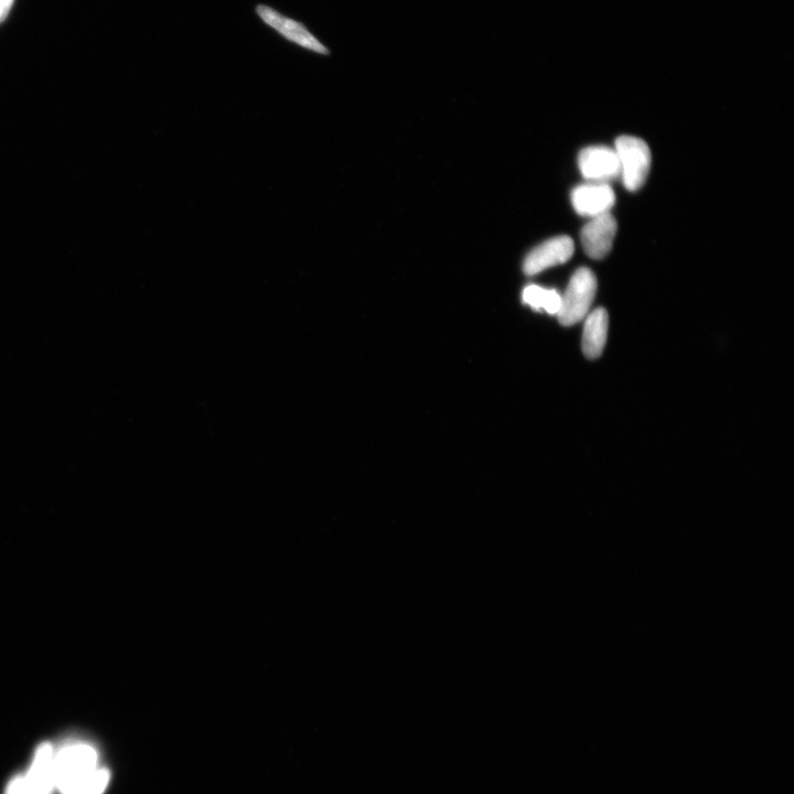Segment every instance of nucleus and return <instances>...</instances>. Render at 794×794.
<instances>
[{
  "label": "nucleus",
  "instance_id": "obj_1",
  "mask_svg": "<svg viewBox=\"0 0 794 794\" xmlns=\"http://www.w3.org/2000/svg\"><path fill=\"white\" fill-rule=\"evenodd\" d=\"M98 763V751L89 744L62 748L55 755L56 789L62 794H72L98 770Z\"/></svg>",
  "mask_w": 794,
  "mask_h": 794
},
{
  "label": "nucleus",
  "instance_id": "obj_2",
  "mask_svg": "<svg viewBox=\"0 0 794 794\" xmlns=\"http://www.w3.org/2000/svg\"><path fill=\"white\" fill-rule=\"evenodd\" d=\"M615 150L624 186L631 192L638 191L645 185L651 168L649 146L638 137L621 136L617 139Z\"/></svg>",
  "mask_w": 794,
  "mask_h": 794
},
{
  "label": "nucleus",
  "instance_id": "obj_3",
  "mask_svg": "<svg viewBox=\"0 0 794 794\" xmlns=\"http://www.w3.org/2000/svg\"><path fill=\"white\" fill-rule=\"evenodd\" d=\"M597 291L595 274L589 268L577 270L562 297L560 313L557 314L563 326H573L582 321L592 306Z\"/></svg>",
  "mask_w": 794,
  "mask_h": 794
},
{
  "label": "nucleus",
  "instance_id": "obj_4",
  "mask_svg": "<svg viewBox=\"0 0 794 794\" xmlns=\"http://www.w3.org/2000/svg\"><path fill=\"white\" fill-rule=\"evenodd\" d=\"M578 167L582 175L595 184L620 177L619 159L615 149L593 146L582 150L578 156Z\"/></svg>",
  "mask_w": 794,
  "mask_h": 794
},
{
  "label": "nucleus",
  "instance_id": "obj_5",
  "mask_svg": "<svg viewBox=\"0 0 794 794\" xmlns=\"http://www.w3.org/2000/svg\"><path fill=\"white\" fill-rule=\"evenodd\" d=\"M574 242L568 236H557L535 248L525 257L523 271L527 275L539 274L547 268L566 263L574 254Z\"/></svg>",
  "mask_w": 794,
  "mask_h": 794
},
{
  "label": "nucleus",
  "instance_id": "obj_6",
  "mask_svg": "<svg viewBox=\"0 0 794 794\" xmlns=\"http://www.w3.org/2000/svg\"><path fill=\"white\" fill-rule=\"evenodd\" d=\"M617 229V221L610 212L592 218L581 233L586 254L594 260L604 259L613 249Z\"/></svg>",
  "mask_w": 794,
  "mask_h": 794
},
{
  "label": "nucleus",
  "instance_id": "obj_7",
  "mask_svg": "<svg viewBox=\"0 0 794 794\" xmlns=\"http://www.w3.org/2000/svg\"><path fill=\"white\" fill-rule=\"evenodd\" d=\"M616 196L607 184L579 186L572 193V203L579 216L595 218L614 207Z\"/></svg>",
  "mask_w": 794,
  "mask_h": 794
},
{
  "label": "nucleus",
  "instance_id": "obj_8",
  "mask_svg": "<svg viewBox=\"0 0 794 794\" xmlns=\"http://www.w3.org/2000/svg\"><path fill=\"white\" fill-rule=\"evenodd\" d=\"M55 751L49 743L40 745L25 776L31 794H52L56 789Z\"/></svg>",
  "mask_w": 794,
  "mask_h": 794
},
{
  "label": "nucleus",
  "instance_id": "obj_9",
  "mask_svg": "<svg viewBox=\"0 0 794 794\" xmlns=\"http://www.w3.org/2000/svg\"><path fill=\"white\" fill-rule=\"evenodd\" d=\"M257 13H259L266 24L275 28L278 32H281L287 39L297 42L300 46L327 55L328 49L321 45L313 35L309 34L304 26L277 14L273 9L265 6L257 7Z\"/></svg>",
  "mask_w": 794,
  "mask_h": 794
},
{
  "label": "nucleus",
  "instance_id": "obj_10",
  "mask_svg": "<svg viewBox=\"0 0 794 794\" xmlns=\"http://www.w3.org/2000/svg\"><path fill=\"white\" fill-rule=\"evenodd\" d=\"M608 336V314L606 309L598 308L586 319L583 332V352L588 359L602 356Z\"/></svg>",
  "mask_w": 794,
  "mask_h": 794
},
{
  "label": "nucleus",
  "instance_id": "obj_11",
  "mask_svg": "<svg viewBox=\"0 0 794 794\" xmlns=\"http://www.w3.org/2000/svg\"><path fill=\"white\" fill-rule=\"evenodd\" d=\"M523 303L535 310H545L547 314L557 315L562 306V296L554 289L531 285L524 289Z\"/></svg>",
  "mask_w": 794,
  "mask_h": 794
},
{
  "label": "nucleus",
  "instance_id": "obj_12",
  "mask_svg": "<svg viewBox=\"0 0 794 794\" xmlns=\"http://www.w3.org/2000/svg\"><path fill=\"white\" fill-rule=\"evenodd\" d=\"M110 777L109 770L98 769L72 794H102L109 785Z\"/></svg>",
  "mask_w": 794,
  "mask_h": 794
},
{
  "label": "nucleus",
  "instance_id": "obj_13",
  "mask_svg": "<svg viewBox=\"0 0 794 794\" xmlns=\"http://www.w3.org/2000/svg\"><path fill=\"white\" fill-rule=\"evenodd\" d=\"M6 794H31L25 776H18L10 781Z\"/></svg>",
  "mask_w": 794,
  "mask_h": 794
},
{
  "label": "nucleus",
  "instance_id": "obj_14",
  "mask_svg": "<svg viewBox=\"0 0 794 794\" xmlns=\"http://www.w3.org/2000/svg\"><path fill=\"white\" fill-rule=\"evenodd\" d=\"M15 0H0V24L7 18Z\"/></svg>",
  "mask_w": 794,
  "mask_h": 794
}]
</instances>
